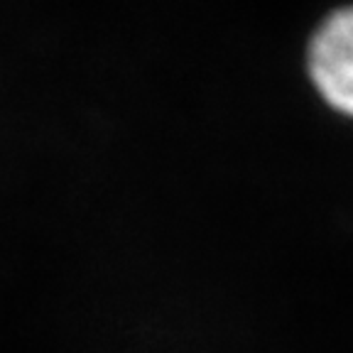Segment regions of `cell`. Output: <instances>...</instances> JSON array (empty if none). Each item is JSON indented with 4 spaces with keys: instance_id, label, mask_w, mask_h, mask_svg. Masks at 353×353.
Masks as SVG:
<instances>
[{
    "instance_id": "1",
    "label": "cell",
    "mask_w": 353,
    "mask_h": 353,
    "mask_svg": "<svg viewBox=\"0 0 353 353\" xmlns=\"http://www.w3.org/2000/svg\"><path fill=\"white\" fill-rule=\"evenodd\" d=\"M307 72L316 94L353 118V8L331 12L312 34Z\"/></svg>"
}]
</instances>
